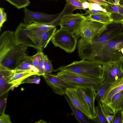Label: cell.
Returning a JSON list of instances; mask_svg holds the SVG:
<instances>
[{"label":"cell","mask_w":123,"mask_h":123,"mask_svg":"<svg viewBox=\"0 0 123 123\" xmlns=\"http://www.w3.org/2000/svg\"><path fill=\"white\" fill-rule=\"evenodd\" d=\"M78 52L82 60L101 65L123 62V25L113 22L106 24L98 38L89 43L81 38L78 41Z\"/></svg>","instance_id":"cell-1"},{"label":"cell","mask_w":123,"mask_h":123,"mask_svg":"<svg viewBox=\"0 0 123 123\" xmlns=\"http://www.w3.org/2000/svg\"><path fill=\"white\" fill-rule=\"evenodd\" d=\"M56 30L55 26L49 25L21 23L14 32L15 38L18 44L42 51L51 40Z\"/></svg>","instance_id":"cell-2"},{"label":"cell","mask_w":123,"mask_h":123,"mask_svg":"<svg viewBox=\"0 0 123 123\" xmlns=\"http://www.w3.org/2000/svg\"><path fill=\"white\" fill-rule=\"evenodd\" d=\"M27 47L17 43L14 32L6 31L0 36V65L12 70L27 58Z\"/></svg>","instance_id":"cell-3"},{"label":"cell","mask_w":123,"mask_h":123,"mask_svg":"<svg viewBox=\"0 0 123 123\" xmlns=\"http://www.w3.org/2000/svg\"><path fill=\"white\" fill-rule=\"evenodd\" d=\"M59 71H68L92 78L102 82L103 69L101 64L90 60L74 61L58 68Z\"/></svg>","instance_id":"cell-4"},{"label":"cell","mask_w":123,"mask_h":123,"mask_svg":"<svg viewBox=\"0 0 123 123\" xmlns=\"http://www.w3.org/2000/svg\"><path fill=\"white\" fill-rule=\"evenodd\" d=\"M106 25L85 18L78 26L74 34L78 39L81 37L90 43L98 38Z\"/></svg>","instance_id":"cell-5"},{"label":"cell","mask_w":123,"mask_h":123,"mask_svg":"<svg viewBox=\"0 0 123 123\" xmlns=\"http://www.w3.org/2000/svg\"><path fill=\"white\" fill-rule=\"evenodd\" d=\"M78 39L74 34L60 28L56 31L51 40L55 46L71 53L76 49Z\"/></svg>","instance_id":"cell-6"},{"label":"cell","mask_w":123,"mask_h":123,"mask_svg":"<svg viewBox=\"0 0 123 123\" xmlns=\"http://www.w3.org/2000/svg\"><path fill=\"white\" fill-rule=\"evenodd\" d=\"M56 75L75 87L89 86L95 87L101 82L95 79L67 71H60Z\"/></svg>","instance_id":"cell-7"},{"label":"cell","mask_w":123,"mask_h":123,"mask_svg":"<svg viewBox=\"0 0 123 123\" xmlns=\"http://www.w3.org/2000/svg\"><path fill=\"white\" fill-rule=\"evenodd\" d=\"M23 21L26 24L38 23L47 24L56 26V21L60 14H49L30 10L26 7L24 10Z\"/></svg>","instance_id":"cell-8"},{"label":"cell","mask_w":123,"mask_h":123,"mask_svg":"<svg viewBox=\"0 0 123 123\" xmlns=\"http://www.w3.org/2000/svg\"><path fill=\"white\" fill-rule=\"evenodd\" d=\"M102 83L111 84L123 77V62H117L103 65Z\"/></svg>","instance_id":"cell-9"},{"label":"cell","mask_w":123,"mask_h":123,"mask_svg":"<svg viewBox=\"0 0 123 123\" xmlns=\"http://www.w3.org/2000/svg\"><path fill=\"white\" fill-rule=\"evenodd\" d=\"M43 76L47 84L54 92L60 95H65L67 89L75 87L59 77L56 74L49 73Z\"/></svg>","instance_id":"cell-10"},{"label":"cell","mask_w":123,"mask_h":123,"mask_svg":"<svg viewBox=\"0 0 123 123\" xmlns=\"http://www.w3.org/2000/svg\"><path fill=\"white\" fill-rule=\"evenodd\" d=\"M76 90L82 97L86 105L93 120L95 118L96 114L94 102L96 93L93 86L77 87Z\"/></svg>","instance_id":"cell-11"},{"label":"cell","mask_w":123,"mask_h":123,"mask_svg":"<svg viewBox=\"0 0 123 123\" xmlns=\"http://www.w3.org/2000/svg\"><path fill=\"white\" fill-rule=\"evenodd\" d=\"M85 18L84 15L79 13L68 14L61 18L59 25L61 28L74 34L78 25Z\"/></svg>","instance_id":"cell-12"},{"label":"cell","mask_w":123,"mask_h":123,"mask_svg":"<svg viewBox=\"0 0 123 123\" xmlns=\"http://www.w3.org/2000/svg\"><path fill=\"white\" fill-rule=\"evenodd\" d=\"M66 95L75 106L80 110L89 119L93 120L86 105L83 98L78 92L76 87L67 89Z\"/></svg>","instance_id":"cell-13"},{"label":"cell","mask_w":123,"mask_h":123,"mask_svg":"<svg viewBox=\"0 0 123 123\" xmlns=\"http://www.w3.org/2000/svg\"><path fill=\"white\" fill-rule=\"evenodd\" d=\"M14 74L12 70L0 65V97L8 92L12 87L8 84L10 78Z\"/></svg>","instance_id":"cell-14"},{"label":"cell","mask_w":123,"mask_h":123,"mask_svg":"<svg viewBox=\"0 0 123 123\" xmlns=\"http://www.w3.org/2000/svg\"><path fill=\"white\" fill-rule=\"evenodd\" d=\"M123 90V77L111 84L109 90L102 99L101 103L108 105L114 95Z\"/></svg>","instance_id":"cell-15"},{"label":"cell","mask_w":123,"mask_h":123,"mask_svg":"<svg viewBox=\"0 0 123 123\" xmlns=\"http://www.w3.org/2000/svg\"><path fill=\"white\" fill-rule=\"evenodd\" d=\"M104 7L109 14L113 22H121L123 20V6L120 5H114L109 3Z\"/></svg>","instance_id":"cell-16"},{"label":"cell","mask_w":123,"mask_h":123,"mask_svg":"<svg viewBox=\"0 0 123 123\" xmlns=\"http://www.w3.org/2000/svg\"><path fill=\"white\" fill-rule=\"evenodd\" d=\"M37 74V73L33 70L14 73L10 78L8 83L12 85V87L14 88L22 84V82L28 77Z\"/></svg>","instance_id":"cell-17"},{"label":"cell","mask_w":123,"mask_h":123,"mask_svg":"<svg viewBox=\"0 0 123 123\" xmlns=\"http://www.w3.org/2000/svg\"><path fill=\"white\" fill-rule=\"evenodd\" d=\"M123 103V90L114 95L112 97L109 104L106 105L112 110L114 113L120 110Z\"/></svg>","instance_id":"cell-18"},{"label":"cell","mask_w":123,"mask_h":123,"mask_svg":"<svg viewBox=\"0 0 123 123\" xmlns=\"http://www.w3.org/2000/svg\"><path fill=\"white\" fill-rule=\"evenodd\" d=\"M25 60L20 63L14 70V73H17L30 70H33L37 73L38 71L32 64L31 60L29 58Z\"/></svg>","instance_id":"cell-19"},{"label":"cell","mask_w":123,"mask_h":123,"mask_svg":"<svg viewBox=\"0 0 123 123\" xmlns=\"http://www.w3.org/2000/svg\"><path fill=\"white\" fill-rule=\"evenodd\" d=\"M65 97L72 111L76 120L80 123H89V122L85 117L84 114L74 106L66 95Z\"/></svg>","instance_id":"cell-20"},{"label":"cell","mask_w":123,"mask_h":123,"mask_svg":"<svg viewBox=\"0 0 123 123\" xmlns=\"http://www.w3.org/2000/svg\"><path fill=\"white\" fill-rule=\"evenodd\" d=\"M111 84L101 82L95 87L96 93V99L98 103H101L102 99L109 90Z\"/></svg>","instance_id":"cell-21"},{"label":"cell","mask_w":123,"mask_h":123,"mask_svg":"<svg viewBox=\"0 0 123 123\" xmlns=\"http://www.w3.org/2000/svg\"><path fill=\"white\" fill-rule=\"evenodd\" d=\"M86 18L107 24L113 22L109 14L100 13L88 15L85 16Z\"/></svg>","instance_id":"cell-22"},{"label":"cell","mask_w":123,"mask_h":123,"mask_svg":"<svg viewBox=\"0 0 123 123\" xmlns=\"http://www.w3.org/2000/svg\"><path fill=\"white\" fill-rule=\"evenodd\" d=\"M88 10L86 12L83 14L84 15L89 14V15L100 13H108L103 6L97 3L89 2ZM110 15V14H109Z\"/></svg>","instance_id":"cell-23"},{"label":"cell","mask_w":123,"mask_h":123,"mask_svg":"<svg viewBox=\"0 0 123 123\" xmlns=\"http://www.w3.org/2000/svg\"><path fill=\"white\" fill-rule=\"evenodd\" d=\"M85 0H66V3L64 8L70 10L71 13L76 9L85 10L83 6V3Z\"/></svg>","instance_id":"cell-24"},{"label":"cell","mask_w":123,"mask_h":123,"mask_svg":"<svg viewBox=\"0 0 123 123\" xmlns=\"http://www.w3.org/2000/svg\"><path fill=\"white\" fill-rule=\"evenodd\" d=\"M42 55L44 67V75L47 74L52 72L58 71L57 69L55 70L53 68L51 61L49 59L47 55H45L42 51Z\"/></svg>","instance_id":"cell-25"},{"label":"cell","mask_w":123,"mask_h":123,"mask_svg":"<svg viewBox=\"0 0 123 123\" xmlns=\"http://www.w3.org/2000/svg\"><path fill=\"white\" fill-rule=\"evenodd\" d=\"M18 9L25 8L30 3L29 0H5Z\"/></svg>","instance_id":"cell-26"},{"label":"cell","mask_w":123,"mask_h":123,"mask_svg":"<svg viewBox=\"0 0 123 123\" xmlns=\"http://www.w3.org/2000/svg\"><path fill=\"white\" fill-rule=\"evenodd\" d=\"M95 109L96 116L94 120L97 122L99 123H108L98 104L97 106L95 107Z\"/></svg>","instance_id":"cell-27"},{"label":"cell","mask_w":123,"mask_h":123,"mask_svg":"<svg viewBox=\"0 0 123 123\" xmlns=\"http://www.w3.org/2000/svg\"><path fill=\"white\" fill-rule=\"evenodd\" d=\"M111 123H122L123 119V110H119L114 113Z\"/></svg>","instance_id":"cell-28"},{"label":"cell","mask_w":123,"mask_h":123,"mask_svg":"<svg viewBox=\"0 0 123 123\" xmlns=\"http://www.w3.org/2000/svg\"><path fill=\"white\" fill-rule=\"evenodd\" d=\"M41 51L37 50V53L34 55L31 56H29V58L31 61L33 65L36 68L39 63Z\"/></svg>","instance_id":"cell-29"},{"label":"cell","mask_w":123,"mask_h":123,"mask_svg":"<svg viewBox=\"0 0 123 123\" xmlns=\"http://www.w3.org/2000/svg\"><path fill=\"white\" fill-rule=\"evenodd\" d=\"M42 51H41L39 63L37 68L38 71V72L37 75L39 76H43L44 75V67L42 57Z\"/></svg>","instance_id":"cell-30"},{"label":"cell","mask_w":123,"mask_h":123,"mask_svg":"<svg viewBox=\"0 0 123 123\" xmlns=\"http://www.w3.org/2000/svg\"><path fill=\"white\" fill-rule=\"evenodd\" d=\"M39 76L37 75L36 76H34L33 77H31L30 78L28 77L23 82H22V84L24 83H36L38 84L39 83L40 80V78Z\"/></svg>","instance_id":"cell-31"},{"label":"cell","mask_w":123,"mask_h":123,"mask_svg":"<svg viewBox=\"0 0 123 123\" xmlns=\"http://www.w3.org/2000/svg\"><path fill=\"white\" fill-rule=\"evenodd\" d=\"M3 8H0V30L2 27L4 23L7 20V15L6 13L4 11Z\"/></svg>","instance_id":"cell-32"},{"label":"cell","mask_w":123,"mask_h":123,"mask_svg":"<svg viewBox=\"0 0 123 123\" xmlns=\"http://www.w3.org/2000/svg\"><path fill=\"white\" fill-rule=\"evenodd\" d=\"M0 123H12L10 116L4 113L0 115Z\"/></svg>","instance_id":"cell-33"},{"label":"cell","mask_w":123,"mask_h":123,"mask_svg":"<svg viewBox=\"0 0 123 123\" xmlns=\"http://www.w3.org/2000/svg\"><path fill=\"white\" fill-rule=\"evenodd\" d=\"M7 98H2L0 100V115L4 113L6 106Z\"/></svg>","instance_id":"cell-34"},{"label":"cell","mask_w":123,"mask_h":123,"mask_svg":"<svg viewBox=\"0 0 123 123\" xmlns=\"http://www.w3.org/2000/svg\"><path fill=\"white\" fill-rule=\"evenodd\" d=\"M90 2H93L99 4L103 6L107 5L109 3L105 0H87Z\"/></svg>","instance_id":"cell-35"},{"label":"cell","mask_w":123,"mask_h":123,"mask_svg":"<svg viewBox=\"0 0 123 123\" xmlns=\"http://www.w3.org/2000/svg\"><path fill=\"white\" fill-rule=\"evenodd\" d=\"M110 3L114 5H119V0H107Z\"/></svg>","instance_id":"cell-36"},{"label":"cell","mask_w":123,"mask_h":123,"mask_svg":"<svg viewBox=\"0 0 123 123\" xmlns=\"http://www.w3.org/2000/svg\"><path fill=\"white\" fill-rule=\"evenodd\" d=\"M119 4L123 6V0H119Z\"/></svg>","instance_id":"cell-37"},{"label":"cell","mask_w":123,"mask_h":123,"mask_svg":"<svg viewBox=\"0 0 123 123\" xmlns=\"http://www.w3.org/2000/svg\"><path fill=\"white\" fill-rule=\"evenodd\" d=\"M46 122L45 121L42 120H40L37 122V123H46Z\"/></svg>","instance_id":"cell-38"},{"label":"cell","mask_w":123,"mask_h":123,"mask_svg":"<svg viewBox=\"0 0 123 123\" xmlns=\"http://www.w3.org/2000/svg\"><path fill=\"white\" fill-rule=\"evenodd\" d=\"M123 110V103L121 106L120 110Z\"/></svg>","instance_id":"cell-39"},{"label":"cell","mask_w":123,"mask_h":123,"mask_svg":"<svg viewBox=\"0 0 123 123\" xmlns=\"http://www.w3.org/2000/svg\"><path fill=\"white\" fill-rule=\"evenodd\" d=\"M121 22L123 24V20L121 21Z\"/></svg>","instance_id":"cell-40"},{"label":"cell","mask_w":123,"mask_h":123,"mask_svg":"<svg viewBox=\"0 0 123 123\" xmlns=\"http://www.w3.org/2000/svg\"><path fill=\"white\" fill-rule=\"evenodd\" d=\"M122 123H123V119L122 121Z\"/></svg>","instance_id":"cell-41"}]
</instances>
